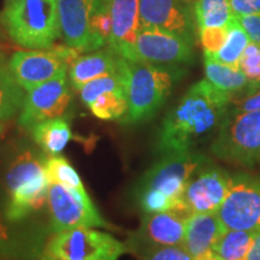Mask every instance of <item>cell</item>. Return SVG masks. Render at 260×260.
<instances>
[{"label":"cell","mask_w":260,"mask_h":260,"mask_svg":"<svg viewBox=\"0 0 260 260\" xmlns=\"http://www.w3.org/2000/svg\"><path fill=\"white\" fill-rule=\"evenodd\" d=\"M235 18L248 35L249 40L260 45V14L235 16Z\"/></svg>","instance_id":"obj_35"},{"label":"cell","mask_w":260,"mask_h":260,"mask_svg":"<svg viewBox=\"0 0 260 260\" xmlns=\"http://www.w3.org/2000/svg\"><path fill=\"white\" fill-rule=\"evenodd\" d=\"M71 92L68 87L67 71L47 82L28 90L18 117L19 125L31 129L47 119L60 118L69 109Z\"/></svg>","instance_id":"obj_11"},{"label":"cell","mask_w":260,"mask_h":260,"mask_svg":"<svg viewBox=\"0 0 260 260\" xmlns=\"http://www.w3.org/2000/svg\"><path fill=\"white\" fill-rule=\"evenodd\" d=\"M225 229L260 230V177L239 174L232 183L223 204L217 211Z\"/></svg>","instance_id":"obj_10"},{"label":"cell","mask_w":260,"mask_h":260,"mask_svg":"<svg viewBox=\"0 0 260 260\" xmlns=\"http://www.w3.org/2000/svg\"><path fill=\"white\" fill-rule=\"evenodd\" d=\"M233 111L237 112H249L260 111V88L247 90L242 98L233 100Z\"/></svg>","instance_id":"obj_34"},{"label":"cell","mask_w":260,"mask_h":260,"mask_svg":"<svg viewBox=\"0 0 260 260\" xmlns=\"http://www.w3.org/2000/svg\"><path fill=\"white\" fill-rule=\"evenodd\" d=\"M79 57L80 52L68 45H52L46 50L16 51L8 65L19 86L28 92L65 73Z\"/></svg>","instance_id":"obj_7"},{"label":"cell","mask_w":260,"mask_h":260,"mask_svg":"<svg viewBox=\"0 0 260 260\" xmlns=\"http://www.w3.org/2000/svg\"><path fill=\"white\" fill-rule=\"evenodd\" d=\"M248 260H260V230L255 233L254 242H253V247L249 252Z\"/></svg>","instance_id":"obj_38"},{"label":"cell","mask_w":260,"mask_h":260,"mask_svg":"<svg viewBox=\"0 0 260 260\" xmlns=\"http://www.w3.org/2000/svg\"><path fill=\"white\" fill-rule=\"evenodd\" d=\"M255 233L225 229L213 247V254L223 260H248Z\"/></svg>","instance_id":"obj_23"},{"label":"cell","mask_w":260,"mask_h":260,"mask_svg":"<svg viewBox=\"0 0 260 260\" xmlns=\"http://www.w3.org/2000/svg\"><path fill=\"white\" fill-rule=\"evenodd\" d=\"M193 58L190 41L180 35L157 28H140L129 61L176 65L189 63Z\"/></svg>","instance_id":"obj_12"},{"label":"cell","mask_w":260,"mask_h":260,"mask_svg":"<svg viewBox=\"0 0 260 260\" xmlns=\"http://www.w3.org/2000/svg\"><path fill=\"white\" fill-rule=\"evenodd\" d=\"M199 37L201 46L204 48V54H214L225 44L228 25L219 28L199 29Z\"/></svg>","instance_id":"obj_33"},{"label":"cell","mask_w":260,"mask_h":260,"mask_svg":"<svg viewBox=\"0 0 260 260\" xmlns=\"http://www.w3.org/2000/svg\"><path fill=\"white\" fill-rule=\"evenodd\" d=\"M45 235L37 230H14L0 213V259L38 260L44 254Z\"/></svg>","instance_id":"obj_19"},{"label":"cell","mask_w":260,"mask_h":260,"mask_svg":"<svg viewBox=\"0 0 260 260\" xmlns=\"http://www.w3.org/2000/svg\"><path fill=\"white\" fill-rule=\"evenodd\" d=\"M50 182L44 168V158L24 151L14 159L6 172L8 203L5 218L19 222L34 211L40 210L47 201Z\"/></svg>","instance_id":"obj_3"},{"label":"cell","mask_w":260,"mask_h":260,"mask_svg":"<svg viewBox=\"0 0 260 260\" xmlns=\"http://www.w3.org/2000/svg\"><path fill=\"white\" fill-rule=\"evenodd\" d=\"M60 34L65 45L80 52L99 50L90 21L95 0H56Z\"/></svg>","instance_id":"obj_14"},{"label":"cell","mask_w":260,"mask_h":260,"mask_svg":"<svg viewBox=\"0 0 260 260\" xmlns=\"http://www.w3.org/2000/svg\"><path fill=\"white\" fill-rule=\"evenodd\" d=\"M175 67L128 60V112L123 123H140L152 118L167 102L180 71Z\"/></svg>","instance_id":"obj_4"},{"label":"cell","mask_w":260,"mask_h":260,"mask_svg":"<svg viewBox=\"0 0 260 260\" xmlns=\"http://www.w3.org/2000/svg\"><path fill=\"white\" fill-rule=\"evenodd\" d=\"M140 28H157L190 41L183 0H140Z\"/></svg>","instance_id":"obj_16"},{"label":"cell","mask_w":260,"mask_h":260,"mask_svg":"<svg viewBox=\"0 0 260 260\" xmlns=\"http://www.w3.org/2000/svg\"><path fill=\"white\" fill-rule=\"evenodd\" d=\"M225 226L216 213H194L186 223L183 247L194 260L213 253V247Z\"/></svg>","instance_id":"obj_18"},{"label":"cell","mask_w":260,"mask_h":260,"mask_svg":"<svg viewBox=\"0 0 260 260\" xmlns=\"http://www.w3.org/2000/svg\"><path fill=\"white\" fill-rule=\"evenodd\" d=\"M5 2H6V3H9V2H12V0H5Z\"/></svg>","instance_id":"obj_44"},{"label":"cell","mask_w":260,"mask_h":260,"mask_svg":"<svg viewBox=\"0 0 260 260\" xmlns=\"http://www.w3.org/2000/svg\"><path fill=\"white\" fill-rule=\"evenodd\" d=\"M232 176L222 169L204 165L190 178L183 201L191 213H216L225 199Z\"/></svg>","instance_id":"obj_13"},{"label":"cell","mask_w":260,"mask_h":260,"mask_svg":"<svg viewBox=\"0 0 260 260\" xmlns=\"http://www.w3.org/2000/svg\"><path fill=\"white\" fill-rule=\"evenodd\" d=\"M90 112L103 121L122 119L128 112V92L112 90L98 96L88 106Z\"/></svg>","instance_id":"obj_29"},{"label":"cell","mask_w":260,"mask_h":260,"mask_svg":"<svg viewBox=\"0 0 260 260\" xmlns=\"http://www.w3.org/2000/svg\"><path fill=\"white\" fill-rule=\"evenodd\" d=\"M47 204L51 230L56 234L76 228H110L86 190L51 184Z\"/></svg>","instance_id":"obj_9"},{"label":"cell","mask_w":260,"mask_h":260,"mask_svg":"<svg viewBox=\"0 0 260 260\" xmlns=\"http://www.w3.org/2000/svg\"><path fill=\"white\" fill-rule=\"evenodd\" d=\"M0 260H4V259H0Z\"/></svg>","instance_id":"obj_45"},{"label":"cell","mask_w":260,"mask_h":260,"mask_svg":"<svg viewBox=\"0 0 260 260\" xmlns=\"http://www.w3.org/2000/svg\"><path fill=\"white\" fill-rule=\"evenodd\" d=\"M11 39L9 38L8 32L5 31L3 24L0 23V64H6L9 53L12 50V45L10 44Z\"/></svg>","instance_id":"obj_37"},{"label":"cell","mask_w":260,"mask_h":260,"mask_svg":"<svg viewBox=\"0 0 260 260\" xmlns=\"http://www.w3.org/2000/svg\"><path fill=\"white\" fill-rule=\"evenodd\" d=\"M44 168L50 184H61L81 191L86 190L80 175L68 159L60 155L44 157Z\"/></svg>","instance_id":"obj_28"},{"label":"cell","mask_w":260,"mask_h":260,"mask_svg":"<svg viewBox=\"0 0 260 260\" xmlns=\"http://www.w3.org/2000/svg\"><path fill=\"white\" fill-rule=\"evenodd\" d=\"M239 68L249 81L247 90L254 89L260 80V45L249 41L240 59Z\"/></svg>","instance_id":"obj_30"},{"label":"cell","mask_w":260,"mask_h":260,"mask_svg":"<svg viewBox=\"0 0 260 260\" xmlns=\"http://www.w3.org/2000/svg\"><path fill=\"white\" fill-rule=\"evenodd\" d=\"M110 3H111V0H95V8H98V6L109 5Z\"/></svg>","instance_id":"obj_41"},{"label":"cell","mask_w":260,"mask_h":260,"mask_svg":"<svg viewBox=\"0 0 260 260\" xmlns=\"http://www.w3.org/2000/svg\"><path fill=\"white\" fill-rule=\"evenodd\" d=\"M3 132H4V124H3L2 121H0V136H2Z\"/></svg>","instance_id":"obj_42"},{"label":"cell","mask_w":260,"mask_h":260,"mask_svg":"<svg viewBox=\"0 0 260 260\" xmlns=\"http://www.w3.org/2000/svg\"><path fill=\"white\" fill-rule=\"evenodd\" d=\"M232 95L201 80L190 87L161 123L157 147L161 153L194 151L217 134L230 110Z\"/></svg>","instance_id":"obj_1"},{"label":"cell","mask_w":260,"mask_h":260,"mask_svg":"<svg viewBox=\"0 0 260 260\" xmlns=\"http://www.w3.org/2000/svg\"><path fill=\"white\" fill-rule=\"evenodd\" d=\"M198 260H223V259H220L219 256H217L216 254H213V253H211V254L205 255V256H203V258H200Z\"/></svg>","instance_id":"obj_40"},{"label":"cell","mask_w":260,"mask_h":260,"mask_svg":"<svg viewBox=\"0 0 260 260\" xmlns=\"http://www.w3.org/2000/svg\"><path fill=\"white\" fill-rule=\"evenodd\" d=\"M211 151L222 160L248 167L255 164L260 159V111L229 110Z\"/></svg>","instance_id":"obj_5"},{"label":"cell","mask_w":260,"mask_h":260,"mask_svg":"<svg viewBox=\"0 0 260 260\" xmlns=\"http://www.w3.org/2000/svg\"><path fill=\"white\" fill-rule=\"evenodd\" d=\"M249 38L240 25L236 18H234L232 23L228 25V37L225 44L223 47L214 54H206L220 63L232 65V67L239 68L241 56L249 44Z\"/></svg>","instance_id":"obj_27"},{"label":"cell","mask_w":260,"mask_h":260,"mask_svg":"<svg viewBox=\"0 0 260 260\" xmlns=\"http://www.w3.org/2000/svg\"><path fill=\"white\" fill-rule=\"evenodd\" d=\"M123 58L112 50L93 52L80 56L70 65L69 77L74 89L81 90L84 84L98 77L115 74L121 69Z\"/></svg>","instance_id":"obj_20"},{"label":"cell","mask_w":260,"mask_h":260,"mask_svg":"<svg viewBox=\"0 0 260 260\" xmlns=\"http://www.w3.org/2000/svg\"><path fill=\"white\" fill-rule=\"evenodd\" d=\"M188 218L176 211L146 213L132 245L141 253L159 246H183Z\"/></svg>","instance_id":"obj_15"},{"label":"cell","mask_w":260,"mask_h":260,"mask_svg":"<svg viewBox=\"0 0 260 260\" xmlns=\"http://www.w3.org/2000/svg\"><path fill=\"white\" fill-rule=\"evenodd\" d=\"M195 18L199 29L226 27L235 18L229 0H198Z\"/></svg>","instance_id":"obj_25"},{"label":"cell","mask_w":260,"mask_h":260,"mask_svg":"<svg viewBox=\"0 0 260 260\" xmlns=\"http://www.w3.org/2000/svg\"><path fill=\"white\" fill-rule=\"evenodd\" d=\"M112 90L128 92V60H125L124 58H123L121 69L117 73L98 77L84 84L82 89L80 90L81 99L87 106H89L98 96L106 92H112Z\"/></svg>","instance_id":"obj_26"},{"label":"cell","mask_w":260,"mask_h":260,"mask_svg":"<svg viewBox=\"0 0 260 260\" xmlns=\"http://www.w3.org/2000/svg\"><path fill=\"white\" fill-rule=\"evenodd\" d=\"M90 27H92V32L99 47L102 48L103 46H105L107 42H109L112 28L110 4L98 6V8L94 9L92 21H90Z\"/></svg>","instance_id":"obj_31"},{"label":"cell","mask_w":260,"mask_h":260,"mask_svg":"<svg viewBox=\"0 0 260 260\" xmlns=\"http://www.w3.org/2000/svg\"><path fill=\"white\" fill-rule=\"evenodd\" d=\"M141 260H194L183 246H159L141 252Z\"/></svg>","instance_id":"obj_32"},{"label":"cell","mask_w":260,"mask_h":260,"mask_svg":"<svg viewBox=\"0 0 260 260\" xmlns=\"http://www.w3.org/2000/svg\"><path fill=\"white\" fill-rule=\"evenodd\" d=\"M110 11L112 28L107 45L126 60L140 30V0H111Z\"/></svg>","instance_id":"obj_17"},{"label":"cell","mask_w":260,"mask_h":260,"mask_svg":"<svg viewBox=\"0 0 260 260\" xmlns=\"http://www.w3.org/2000/svg\"><path fill=\"white\" fill-rule=\"evenodd\" d=\"M12 42L29 50H46L61 37L56 0H12L0 14Z\"/></svg>","instance_id":"obj_2"},{"label":"cell","mask_w":260,"mask_h":260,"mask_svg":"<svg viewBox=\"0 0 260 260\" xmlns=\"http://www.w3.org/2000/svg\"><path fill=\"white\" fill-rule=\"evenodd\" d=\"M229 3L235 16L260 14V0H229Z\"/></svg>","instance_id":"obj_36"},{"label":"cell","mask_w":260,"mask_h":260,"mask_svg":"<svg viewBox=\"0 0 260 260\" xmlns=\"http://www.w3.org/2000/svg\"><path fill=\"white\" fill-rule=\"evenodd\" d=\"M258 88H260V80H259V82H258V84H256V87L254 89H258ZM253 90V89H252Z\"/></svg>","instance_id":"obj_43"},{"label":"cell","mask_w":260,"mask_h":260,"mask_svg":"<svg viewBox=\"0 0 260 260\" xmlns=\"http://www.w3.org/2000/svg\"><path fill=\"white\" fill-rule=\"evenodd\" d=\"M209 160L197 151L168 153L142 178L139 190H152L168 198L177 207L194 174ZM174 210V209H172Z\"/></svg>","instance_id":"obj_6"},{"label":"cell","mask_w":260,"mask_h":260,"mask_svg":"<svg viewBox=\"0 0 260 260\" xmlns=\"http://www.w3.org/2000/svg\"><path fill=\"white\" fill-rule=\"evenodd\" d=\"M45 252L64 260H118L128 247L107 233L93 228H76L57 233Z\"/></svg>","instance_id":"obj_8"},{"label":"cell","mask_w":260,"mask_h":260,"mask_svg":"<svg viewBox=\"0 0 260 260\" xmlns=\"http://www.w3.org/2000/svg\"><path fill=\"white\" fill-rule=\"evenodd\" d=\"M30 130L35 142L47 155H59L73 140L70 124L63 118L47 119L35 124Z\"/></svg>","instance_id":"obj_21"},{"label":"cell","mask_w":260,"mask_h":260,"mask_svg":"<svg viewBox=\"0 0 260 260\" xmlns=\"http://www.w3.org/2000/svg\"><path fill=\"white\" fill-rule=\"evenodd\" d=\"M24 89L16 81L9 65L0 64V121L12 118L22 110Z\"/></svg>","instance_id":"obj_24"},{"label":"cell","mask_w":260,"mask_h":260,"mask_svg":"<svg viewBox=\"0 0 260 260\" xmlns=\"http://www.w3.org/2000/svg\"><path fill=\"white\" fill-rule=\"evenodd\" d=\"M39 260H64L59 258V256L54 255V254H51V253H47V252H44V254L40 256V259Z\"/></svg>","instance_id":"obj_39"},{"label":"cell","mask_w":260,"mask_h":260,"mask_svg":"<svg viewBox=\"0 0 260 260\" xmlns=\"http://www.w3.org/2000/svg\"><path fill=\"white\" fill-rule=\"evenodd\" d=\"M204 63L206 80L216 88L233 95L248 87L249 81L240 68L220 63L206 54Z\"/></svg>","instance_id":"obj_22"}]
</instances>
